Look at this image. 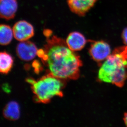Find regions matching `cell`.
Here are the masks:
<instances>
[{
    "mask_svg": "<svg viewBox=\"0 0 127 127\" xmlns=\"http://www.w3.org/2000/svg\"><path fill=\"white\" fill-rule=\"evenodd\" d=\"M66 42L71 50L76 52L83 49L86 44L87 40L82 34L77 31H74L69 34Z\"/></svg>",
    "mask_w": 127,
    "mask_h": 127,
    "instance_id": "cell-9",
    "label": "cell"
},
{
    "mask_svg": "<svg viewBox=\"0 0 127 127\" xmlns=\"http://www.w3.org/2000/svg\"><path fill=\"white\" fill-rule=\"evenodd\" d=\"M32 65L35 67V71H36V72H39V71L40 70V68L39 63L37 61H35L32 64Z\"/></svg>",
    "mask_w": 127,
    "mask_h": 127,
    "instance_id": "cell-14",
    "label": "cell"
},
{
    "mask_svg": "<svg viewBox=\"0 0 127 127\" xmlns=\"http://www.w3.org/2000/svg\"><path fill=\"white\" fill-rule=\"evenodd\" d=\"M98 0H67L69 8L72 12L83 17L94 7Z\"/></svg>",
    "mask_w": 127,
    "mask_h": 127,
    "instance_id": "cell-7",
    "label": "cell"
},
{
    "mask_svg": "<svg viewBox=\"0 0 127 127\" xmlns=\"http://www.w3.org/2000/svg\"><path fill=\"white\" fill-rule=\"evenodd\" d=\"M124 121L125 123V124L127 126V113H125L124 114Z\"/></svg>",
    "mask_w": 127,
    "mask_h": 127,
    "instance_id": "cell-15",
    "label": "cell"
},
{
    "mask_svg": "<svg viewBox=\"0 0 127 127\" xmlns=\"http://www.w3.org/2000/svg\"><path fill=\"white\" fill-rule=\"evenodd\" d=\"M18 9L17 0H0V15L6 20L13 19Z\"/></svg>",
    "mask_w": 127,
    "mask_h": 127,
    "instance_id": "cell-8",
    "label": "cell"
},
{
    "mask_svg": "<svg viewBox=\"0 0 127 127\" xmlns=\"http://www.w3.org/2000/svg\"><path fill=\"white\" fill-rule=\"evenodd\" d=\"M12 30L14 38L20 42L28 40L34 36L35 32L32 25L25 20L17 22Z\"/></svg>",
    "mask_w": 127,
    "mask_h": 127,
    "instance_id": "cell-5",
    "label": "cell"
},
{
    "mask_svg": "<svg viewBox=\"0 0 127 127\" xmlns=\"http://www.w3.org/2000/svg\"><path fill=\"white\" fill-rule=\"evenodd\" d=\"M37 55L47 68L48 74L64 80L79 78L82 62L64 39L54 35L47 37L44 48L37 50Z\"/></svg>",
    "mask_w": 127,
    "mask_h": 127,
    "instance_id": "cell-1",
    "label": "cell"
},
{
    "mask_svg": "<svg viewBox=\"0 0 127 127\" xmlns=\"http://www.w3.org/2000/svg\"><path fill=\"white\" fill-rule=\"evenodd\" d=\"M63 80L48 74L38 80L29 78L26 81L31 85L34 94V101L36 103L47 104L54 97L63 96L62 90L65 84Z\"/></svg>",
    "mask_w": 127,
    "mask_h": 127,
    "instance_id": "cell-3",
    "label": "cell"
},
{
    "mask_svg": "<svg viewBox=\"0 0 127 127\" xmlns=\"http://www.w3.org/2000/svg\"><path fill=\"white\" fill-rule=\"evenodd\" d=\"M14 36L12 29L8 25L1 24L0 26V43L1 45H7L12 40Z\"/></svg>",
    "mask_w": 127,
    "mask_h": 127,
    "instance_id": "cell-12",
    "label": "cell"
},
{
    "mask_svg": "<svg viewBox=\"0 0 127 127\" xmlns=\"http://www.w3.org/2000/svg\"><path fill=\"white\" fill-rule=\"evenodd\" d=\"M89 53L94 61L101 63L110 55L111 49L109 44L105 41H93L89 49Z\"/></svg>",
    "mask_w": 127,
    "mask_h": 127,
    "instance_id": "cell-4",
    "label": "cell"
},
{
    "mask_svg": "<svg viewBox=\"0 0 127 127\" xmlns=\"http://www.w3.org/2000/svg\"><path fill=\"white\" fill-rule=\"evenodd\" d=\"M121 37L124 44L127 46V27L125 28L123 31Z\"/></svg>",
    "mask_w": 127,
    "mask_h": 127,
    "instance_id": "cell-13",
    "label": "cell"
},
{
    "mask_svg": "<svg viewBox=\"0 0 127 127\" xmlns=\"http://www.w3.org/2000/svg\"><path fill=\"white\" fill-rule=\"evenodd\" d=\"M37 49L35 44L28 40L21 42L16 48V53L19 59L24 61H29L37 55Z\"/></svg>",
    "mask_w": 127,
    "mask_h": 127,
    "instance_id": "cell-6",
    "label": "cell"
},
{
    "mask_svg": "<svg viewBox=\"0 0 127 127\" xmlns=\"http://www.w3.org/2000/svg\"><path fill=\"white\" fill-rule=\"evenodd\" d=\"M127 46L116 48L102 64L98 74L99 81L122 87L127 79Z\"/></svg>",
    "mask_w": 127,
    "mask_h": 127,
    "instance_id": "cell-2",
    "label": "cell"
},
{
    "mask_svg": "<svg viewBox=\"0 0 127 127\" xmlns=\"http://www.w3.org/2000/svg\"><path fill=\"white\" fill-rule=\"evenodd\" d=\"M13 64V59L10 54L6 52L0 54V72L2 74H7L11 70Z\"/></svg>",
    "mask_w": 127,
    "mask_h": 127,
    "instance_id": "cell-11",
    "label": "cell"
},
{
    "mask_svg": "<svg viewBox=\"0 0 127 127\" xmlns=\"http://www.w3.org/2000/svg\"><path fill=\"white\" fill-rule=\"evenodd\" d=\"M3 115L7 120L10 121L18 120L20 115L19 105L15 101L9 102L4 108Z\"/></svg>",
    "mask_w": 127,
    "mask_h": 127,
    "instance_id": "cell-10",
    "label": "cell"
}]
</instances>
